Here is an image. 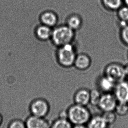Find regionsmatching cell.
<instances>
[{
  "label": "cell",
  "instance_id": "obj_1",
  "mask_svg": "<svg viewBox=\"0 0 128 128\" xmlns=\"http://www.w3.org/2000/svg\"><path fill=\"white\" fill-rule=\"evenodd\" d=\"M67 118L73 125L86 124L92 117L87 106L74 103L66 110Z\"/></svg>",
  "mask_w": 128,
  "mask_h": 128
},
{
  "label": "cell",
  "instance_id": "obj_2",
  "mask_svg": "<svg viewBox=\"0 0 128 128\" xmlns=\"http://www.w3.org/2000/svg\"><path fill=\"white\" fill-rule=\"evenodd\" d=\"M77 53L76 49L72 43L60 46L58 52V58L59 64L66 68L74 66Z\"/></svg>",
  "mask_w": 128,
  "mask_h": 128
},
{
  "label": "cell",
  "instance_id": "obj_3",
  "mask_svg": "<svg viewBox=\"0 0 128 128\" xmlns=\"http://www.w3.org/2000/svg\"><path fill=\"white\" fill-rule=\"evenodd\" d=\"M53 42L58 46H61L72 43L75 38V31L67 25L57 27L52 32Z\"/></svg>",
  "mask_w": 128,
  "mask_h": 128
},
{
  "label": "cell",
  "instance_id": "obj_4",
  "mask_svg": "<svg viewBox=\"0 0 128 128\" xmlns=\"http://www.w3.org/2000/svg\"><path fill=\"white\" fill-rule=\"evenodd\" d=\"M104 75L116 84L126 80L124 66L117 62H112L105 67Z\"/></svg>",
  "mask_w": 128,
  "mask_h": 128
},
{
  "label": "cell",
  "instance_id": "obj_5",
  "mask_svg": "<svg viewBox=\"0 0 128 128\" xmlns=\"http://www.w3.org/2000/svg\"><path fill=\"white\" fill-rule=\"evenodd\" d=\"M31 114L39 117L45 118L50 110L48 102L44 98H38L33 100L30 105Z\"/></svg>",
  "mask_w": 128,
  "mask_h": 128
},
{
  "label": "cell",
  "instance_id": "obj_6",
  "mask_svg": "<svg viewBox=\"0 0 128 128\" xmlns=\"http://www.w3.org/2000/svg\"><path fill=\"white\" fill-rule=\"evenodd\" d=\"M118 102L113 92L102 93L97 107L102 112L114 111Z\"/></svg>",
  "mask_w": 128,
  "mask_h": 128
},
{
  "label": "cell",
  "instance_id": "obj_7",
  "mask_svg": "<svg viewBox=\"0 0 128 128\" xmlns=\"http://www.w3.org/2000/svg\"><path fill=\"white\" fill-rule=\"evenodd\" d=\"M113 93L118 102H128V81L123 80L116 84Z\"/></svg>",
  "mask_w": 128,
  "mask_h": 128
},
{
  "label": "cell",
  "instance_id": "obj_8",
  "mask_svg": "<svg viewBox=\"0 0 128 128\" xmlns=\"http://www.w3.org/2000/svg\"><path fill=\"white\" fill-rule=\"evenodd\" d=\"M26 128H50L52 123L45 118L30 115L25 122Z\"/></svg>",
  "mask_w": 128,
  "mask_h": 128
},
{
  "label": "cell",
  "instance_id": "obj_9",
  "mask_svg": "<svg viewBox=\"0 0 128 128\" xmlns=\"http://www.w3.org/2000/svg\"><path fill=\"white\" fill-rule=\"evenodd\" d=\"M92 64V60L90 57L87 54H77L73 66L76 69L84 71L88 70Z\"/></svg>",
  "mask_w": 128,
  "mask_h": 128
},
{
  "label": "cell",
  "instance_id": "obj_10",
  "mask_svg": "<svg viewBox=\"0 0 128 128\" xmlns=\"http://www.w3.org/2000/svg\"><path fill=\"white\" fill-rule=\"evenodd\" d=\"M74 104L87 106L90 104V90L85 88L78 90L73 96Z\"/></svg>",
  "mask_w": 128,
  "mask_h": 128
},
{
  "label": "cell",
  "instance_id": "obj_11",
  "mask_svg": "<svg viewBox=\"0 0 128 128\" xmlns=\"http://www.w3.org/2000/svg\"><path fill=\"white\" fill-rule=\"evenodd\" d=\"M96 84L97 89L102 93L113 92L116 85L114 82L104 74L98 77Z\"/></svg>",
  "mask_w": 128,
  "mask_h": 128
},
{
  "label": "cell",
  "instance_id": "obj_12",
  "mask_svg": "<svg viewBox=\"0 0 128 128\" xmlns=\"http://www.w3.org/2000/svg\"><path fill=\"white\" fill-rule=\"evenodd\" d=\"M86 126L87 128H108L109 126L102 114L92 116Z\"/></svg>",
  "mask_w": 128,
  "mask_h": 128
},
{
  "label": "cell",
  "instance_id": "obj_13",
  "mask_svg": "<svg viewBox=\"0 0 128 128\" xmlns=\"http://www.w3.org/2000/svg\"><path fill=\"white\" fill-rule=\"evenodd\" d=\"M83 21L82 17L77 14L70 15L67 20L66 25L75 32L79 30L82 26Z\"/></svg>",
  "mask_w": 128,
  "mask_h": 128
},
{
  "label": "cell",
  "instance_id": "obj_14",
  "mask_svg": "<svg viewBox=\"0 0 128 128\" xmlns=\"http://www.w3.org/2000/svg\"><path fill=\"white\" fill-rule=\"evenodd\" d=\"M102 6L105 9L111 12H117L123 6V0H100Z\"/></svg>",
  "mask_w": 128,
  "mask_h": 128
},
{
  "label": "cell",
  "instance_id": "obj_15",
  "mask_svg": "<svg viewBox=\"0 0 128 128\" xmlns=\"http://www.w3.org/2000/svg\"><path fill=\"white\" fill-rule=\"evenodd\" d=\"M41 20L45 25L48 26H53L57 23L58 18L54 13L46 12L42 14Z\"/></svg>",
  "mask_w": 128,
  "mask_h": 128
},
{
  "label": "cell",
  "instance_id": "obj_16",
  "mask_svg": "<svg viewBox=\"0 0 128 128\" xmlns=\"http://www.w3.org/2000/svg\"><path fill=\"white\" fill-rule=\"evenodd\" d=\"M73 126L68 118L59 117L52 123L50 128H72Z\"/></svg>",
  "mask_w": 128,
  "mask_h": 128
},
{
  "label": "cell",
  "instance_id": "obj_17",
  "mask_svg": "<svg viewBox=\"0 0 128 128\" xmlns=\"http://www.w3.org/2000/svg\"><path fill=\"white\" fill-rule=\"evenodd\" d=\"M36 34L39 38L45 40L48 39L52 36V32L49 27L44 25L38 27Z\"/></svg>",
  "mask_w": 128,
  "mask_h": 128
},
{
  "label": "cell",
  "instance_id": "obj_18",
  "mask_svg": "<svg viewBox=\"0 0 128 128\" xmlns=\"http://www.w3.org/2000/svg\"><path fill=\"white\" fill-rule=\"evenodd\" d=\"M117 16L119 22L128 24V6H122L117 11Z\"/></svg>",
  "mask_w": 128,
  "mask_h": 128
},
{
  "label": "cell",
  "instance_id": "obj_19",
  "mask_svg": "<svg viewBox=\"0 0 128 128\" xmlns=\"http://www.w3.org/2000/svg\"><path fill=\"white\" fill-rule=\"evenodd\" d=\"M117 116H126L128 114V102H118L114 110Z\"/></svg>",
  "mask_w": 128,
  "mask_h": 128
},
{
  "label": "cell",
  "instance_id": "obj_20",
  "mask_svg": "<svg viewBox=\"0 0 128 128\" xmlns=\"http://www.w3.org/2000/svg\"><path fill=\"white\" fill-rule=\"evenodd\" d=\"M102 93L98 89H92L90 90V104L94 106H98Z\"/></svg>",
  "mask_w": 128,
  "mask_h": 128
},
{
  "label": "cell",
  "instance_id": "obj_21",
  "mask_svg": "<svg viewBox=\"0 0 128 128\" xmlns=\"http://www.w3.org/2000/svg\"><path fill=\"white\" fill-rule=\"evenodd\" d=\"M102 115L109 126L116 122L117 118V115L114 111L104 112Z\"/></svg>",
  "mask_w": 128,
  "mask_h": 128
},
{
  "label": "cell",
  "instance_id": "obj_22",
  "mask_svg": "<svg viewBox=\"0 0 128 128\" xmlns=\"http://www.w3.org/2000/svg\"><path fill=\"white\" fill-rule=\"evenodd\" d=\"M119 36L122 42L128 46V24L120 28Z\"/></svg>",
  "mask_w": 128,
  "mask_h": 128
},
{
  "label": "cell",
  "instance_id": "obj_23",
  "mask_svg": "<svg viewBox=\"0 0 128 128\" xmlns=\"http://www.w3.org/2000/svg\"><path fill=\"white\" fill-rule=\"evenodd\" d=\"M8 128H26L25 122L20 119H14L9 123Z\"/></svg>",
  "mask_w": 128,
  "mask_h": 128
},
{
  "label": "cell",
  "instance_id": "obj_24",
  "mask_svg": "<svg viewBox=\"0 0 128 128\" xmlns=\"http://www.w3.org/2000/svg\"><path fill=\"white\" fill-rule=\"evenodd\" d=\"M72 128H87L86 124H76L73 125Z\"/></svg>",
  "mask_w": 128,
  "mask_h": 128
},
{
  "label": "cell",
  "instance_id": "obj_25",
  "mask_svg": "<svg viewBox=\"0 0 128 128\" xmlns=\"http://www.w3.org/2000/svg\"><path fill=\"white\" fill-rule=\"evenodd\" d=\"M124 67L126 77L127 78V77H128V63L127 64H126L125 66H124Z\"/></svg>",
  "mask_w": 128,
  "mask_h": 128
},
{
  "label": "cell",
  "instance_id": "obj_26",
  "mask_svg": "<svg viewBox=\"0 0 128 128\" xmlns=\"http://www.w3.org/2000/svg\"><path fill=\"white\" fill-rule=\"evenodd\" d=\"M2 122H3V116L2 114L0 113V126L2 124Z\"/></svg>",
  "mask_w": 128,
  "mask_h": 128
},
{
  "label": "cell",
  "instance_id": "obj_27",
  "mask_svg": "<svg viewBox=\"0 0 128 128\" xmlns=\"http://www.w3.org/2000/svg\"><path fill=\"white\" fill-rule=\"evenodd\" d=\"M123 2L124 5L128 6V0H123Z\"/></svg>",
  "mask_w": 128,
  "mask_h": 128
}]
</instances>
